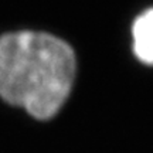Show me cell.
<instances>
[{"mask_svg": "<svg viewBox=\"0 0 153 153\" xmlns=\"http://www.w3.org/2000/svg\"><path fill=\"white\" fill-rule=\"evenodd\" d=\"M75 68L72 48L51 34L17 31L0 37V97L37 119L60 111Z\"/></svg>", "mask_w": 153, "mask_h": 153, "instance_id": "obj_1", "label": "cell"}, {"mask_svg": "<svg viewBox=\"0 0 153 153\" xmlns=\"http://www.w3.org/2000/svg\"><path fill=\"white\" fill-rule=\"evenodd\" d=\"M133 53L146 65H153V9L136 17L132 26Z\"/></svg>", "mask_w": 153, "mask_h": 153, "instance_id": "obj_2", "label": "cell"}]
</instances>
